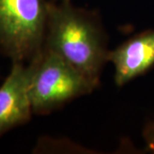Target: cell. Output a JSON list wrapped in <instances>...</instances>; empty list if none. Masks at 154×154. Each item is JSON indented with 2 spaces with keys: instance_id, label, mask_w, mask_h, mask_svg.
<instances>
[{
  "instance_id": "obj_1",
  "label": "cell",
  "mask_w": 154,
  "mask_h": 154,
  "mask_svg": "<svg viewBox=\"0 0 154 154\" xmlns=\"http://www.w3.org/2000/svg\"><path fill=\"white\" fill-rule=\"evenodd\" d=\"M44 47L53 51L99 87L108 63V36L96 11L76 7L72 1L50 0Z\"/></svg>"
},
{
  "instance_id": "obj_2",
  "label": "cell",
  "mask_w": 154,
  "mask_h": 154,
  "mask_svg": "<svg viewBox=\"0 0 154 154\" xmlns=\"http://www.w3.org/2000/svg\"><path fill=\"white\" fill-rule=\"evenodd\" d=\"M50 0H0V55L28 63L44 48Z\"/></svg>"
},
{
  "instance_id": "obj_3",
  "label": "cell",
  "mask_w": 154,
  "mask_h": 154,
  "mask_svg": "<svg viewBox=\"0 0 154 154\" xmlns=\"http://www.w3.org/2000/svg\"><path fill=\"white\" fill-rule=\"evenodd\" d=\"M31 63L28 93L33 115L51 114L96 89L66 61L45 47Z\"/></svg>"
},
{
  "instance_id": "obj_4",
  "label": "cell",
  "mask_w": 154,
  "mask_h": 154,
  "mask_svg": "<svg viewBox=\"0 0 154 154\" xmlns=\"http://www.w3.org/2000/svg\"><path fill=\"white\" fill-rule=\"evenodd\" d=\"M32 63H12L11 72L0 87V138L30 121L33 115L29 98Z\"/></svg>"
},
{
  "instance_id": "obj_5",
  "label": "cell",
  "mask_w": 154,
  "mask_h": 154,
  "mask_svg": "<svg viewBox=\"0 0 154 154\" xmlns=\"http://www.w3.org/2000/svg\"><path fill=\"white\" fill-rule=\"evenodd\" d=\"M108 63L114 66V81L122 87L154 66V29L139 33L110 50Z\"/></svg>"
},
{
  "instance_id": "obj_6",
  "label": "cell",
  "mask_w": 154,
  "mask_h": 154,
  "mask_svg": "<svg viewBox=\"0 0 154 154\" xmlns=\"http://www.w3.org/2000/svg\"><path fill=\"white\" fill-rule=\"evenodd\" d=\"M142 137L146 146V150L154 153V120L148 122L143 129Z\"/></svg>"
},
{
  "instance_id": "obj_7",
  "label": "cell",
  "mask_w": 154,
  "mask_h": 154,
  "mask_svg": "<svg viewBox=\"0 0 154 154\" xmlns=\"http://www.w3.org/2000/svg\"><path fill=\"white\" fill-rule=\"evenodd\" d=\"M52 2H63V1H72V0H51Z\"/></svg>"
}]
</instances>
